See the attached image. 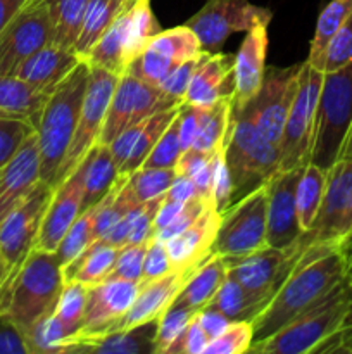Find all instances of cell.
<instances>
[{"mask_svg": "<svg viewBox=\"0 0 352 354\" xmlns=\"http://www.w3.org/2000/svg\"><path fill=\"white\" fill-rule=\"evenodd\" d=\"M90 64L83 59L50 93L37 121L38 151H40V180L54 187L78 124Z\"/></svg>", "mask_w": 352, "mask_h": 354, "instance_id": "3957f363", "label": "cell"}, {"mask_svg": "<svg viewBox=\"0 0 352 354\" xmlns=\"http://www.w3.org/2000/svg\"><path fill=\"white\" fill-rule=\"evenodd\" d=\"M161 31L157 19L152 12L150 0H133L128 9V38L126 64L141 54L152 38Z\"/></svg>", "mask_w": 352, "mask_h": 354, "instance_id": "f35d334b", "label": "cell"}, {"mask_svg": "<svg viewBox=\"0 0 352 354\" xmlns=\"http://www.w3.org/2000/svg\"><path fill=\"white\" fill-rule=\"evenodd\" d=\"M93 223H95V206L86 209L85 213L79 214L76 218L75 223L64 235L59 248L55 249V256L59 259V265L66 266L71 263L72 259L78 258L95 239V232H93Z\"/></svg>", "mask_w": 352, "mask_h": 354, "instance_id": "ee69618b", "label": "cell"}, {"mask_svg": "<svg viewBox=\"0 0 352 354\" xmlns=\"http://www.w3.org/2000/svg\"><path fill=\"white\" fill-rule=\"evenodd\" d=\"M197 197H199V192H197L195 183L192 182L190 176L185 175H176V178L173 180V183L164 194L166 201H176V203L183 204L190 203V201L197 199Z\"/></svg>", "mask_w": 352, "mask_h": 354, "instance_id": "94428289", "label": "cell"}, {"mask_svg": "<svg viewBox=\"0 0 352 354\" xmlns=\"http://www.w3.org/2000/svg\"><path fill=\"white\" fill-rule=\"evenodd\" d=\"M0 354H30L23 330L6 317H0Z\"/></svg>", "mask_w": 352, "mask_h": 354, "instance_id": "680465c9", "label": "cell"}, {"mask_svg": "<svg viewBox=\"0 0 352 354\" xmlns=\"http://www.w3.org/2000/svg\"><path fill=\"white\" fill-rule=\"evenodd\" d=\"M81 61L83 59L72 48L47 44L17 64L10 76L40 92L50 93Z\"/></svg>", "mask_w": 352, "mask_h": 354, "instance_id": "d4e9b609", "label": "cell"}, {"mask_svg": "<svg viewBox=\"0 0 352 354\" xmlns=\"http://www.w3.org/2000/svg\"><path fill=\"white\" fill-rule=\"evenodd\" d=\"M340 249L345 261V280H347V283L352 289V232L349 234V237L342 242ZM349 325H352V317H351V322H349Z\"/></svg>", "mask_w": 352, "mask_h": 354, "instance_id": "be15d7a7", "label": "cell"}, {"mask_svg": "<svg viewBox=\"0 0 352 354\" xmlns=\"http://www.w3.org/2000/svg\"><path fill=\"white\" fill-rule=\"evenodd\" d=\"M131 3V2H130ZM130 3L117 14L106 33L99 38L92 50L86 54L85 61L90 66L107 69L116 75H123L128 69L126 64V38H128V9Z\"/></svg>", "mask_w": 352, "mask_h": 354, "instance_id": "4dcf8cb0", "label": "cell"}, {"mask_svg": "<svg viewBox=\"0 0 352 354\" xmlns=\"http://www.w3.org/2000/svg\"><path fill=\"white\" fill-rule=\"evenodd\" d=\"M226 279V259H224L223 256L213 252V254H211L209 258H207L199 268H195V272L190 275L185 287H183L182 292L176 296L175 301L186 304V306L195 308V310H202L204 306L209 304V301L213 299L214 294L219 290V287L223 286Z\"/></svg>", "mask_w": 352, "mask_h": 354, "instance_id": "f1b7e54d", "label": "cell"}, {"mask_svg": "<svg viewBox=\"0 0 352 354\" xmlns=\"http://www.w3.org/2000/svg\"><path fill=\"white\" fill-rule=\"evenodd\" d=\"M147 245L148 242H145V244L124 245V248H121L110 277H116V279H124V280H133V282L141 280V272H144V259H145V252H147Z\"/></svg>", "mask_w": 352, "mask_h": 354, "instance_id": "f5cc1de1", "label": "cell"}, {"mask_svg": "<svg viewBox=\"0 0 352 354\" xmlns=\"http://www.w3.org/2000/svg\"><path fill=\"white\" fill-rule=\"evenodd\" d=\"M40 182V151L37 131L17 154L0 168V221Z\"/></svg>", "mask_w": 352, "mask_h": 354, "instance_id": "cb8c5ba5", "label": "cell"}, {"mask_svg": "<svg viewBox=\"0 0 352 354\" xmlns=\"http://www.w3.org/2000/svg\"><path fill=\"white\" fill-rule=\"evenodd\" d=\"M268 26L247 31V37L235 54V90L231 97V114H238L257 95L266 73Z\"/></svg>", "mask_w": 352, "mask_h": 354, "instance_id": "ffe728a7", "label": "cell"}, {"mask_svg": "<svg viewBox=\"0 0 352 354\" xmlns=\"http://www.w3.org/2000/svg\"><path fill=\"white\" fill-rule=\"evenodd\" d=\"M200 310H195L192 306L173 301L171 306L161 315L157 322V332L154 337V354H168V349L171 348L173 342L179 337L186 325L192 322V318L199 313Z\"/></svg>", "mask_w": 352, "mask_h": 354, "instance_id": "f6af8a7d", "label": "cell"}, {"mask_svg": "<svg viewBox=\"0 0 352 354\" xmlns=\"http://www.w3.org/2000/svg\"><path fill=\"white\" fill-rule=\"evenodd\" d=\"M175 178V168H144L141 166L126 175V185L133 194L137 204H145L164 196Z\"/></svg>", "mask_w": 352, "mask_h": 354, "instance_id": "60d3db41", "label": "cell"}, {"mask_svg": "<svg viewBox=\"0 0 352 354\" xmlns=\"http://www.w3.org/2000/svg\"><path fill=\"white\" fill-rule=\"evenodd\" d=\"M81 203L83 171L81 166H78L64 182L54 189V196L45 211L35 249L55 252L71 225L81 214Z\"/></svg>", "mask_w": 352, "mask_h": 354, "instance_id": "d6986e66", "label": "cell"}, {"mask_svg": "<svg viewBox=\"0 0 352 354\" xmlns=\"http://www.w3.org/2000/svg\"><path fill=\"white\" fill-rule=\"evenodd\" d=\"M271 19V10L248 0H207L202 9L186 21V26L197 35L204 52L217 54L228 37L268 26Z\"/></svg>", "mask_w": 352, "mask_h": 354, "instance_id": "30bf717a", "label": "cell"}, {"mask_svg": "<svg viewBox=\"0 0 352 354\" xmlns=\"http://www.w3.org/2000/svg\"><path fill=\"white\" fill-rule=\"evenodd\" d=\"M344 280L345 261L340 245H307L282 287L252 320V344L278 332Z\"/></svg>", "mask_w": 352, "mask_h": 354, "instance_id": "6da1fadb", "label": "cell"}, {"mask_svg": "<svg viewBox=\"0 0 352 354\" xmlns=\"http://www.w3.org/2000/svg\"><path fill=\"white\" fill-rule=\"evenodd\" d=\"M147 48H152V50L159 52L164 57L176 62L190 61V59L199 57L204 52L197 35L186 24L171 28V30H161L152 38Z\"/></svg>", "mask_w": 352, "mask_h": 354, "instance_id": "ab89813d", "label": "cell"}, {"mask_svg": "<svg viewBox=\"0 0 352 354\" xmlns=\"http://www.w3.org/2000/svg\"><path fill=\"white\" fill-rule=\"evenodd\" d=\"M199 268V266H197ZM195 272L193 270H175V272L168 273V275L161 277V279L150 280V282H144L140 292L135 297L133 304L128 310V313L114 325V330H124V328H133L147 322L159 320L161 315L168 310L176 299L182 289L185 287L186 280L190 275ZM106 334V332H104Z\"/></svg>", "mask_w": 352, "mask_h": 354, "instance_id": "7402d4cb", "label": "cell"}, {"mask_svg": "<svg viewBox=\"0 0 352 354\" xmlns=\"http://www.w3.org/2000/svg\"><path fill=\"white\" fill-rule=\"evenodd\" d=\"M268 187L261 185L221 213L213 252L240 258L268 245Z\"/></svg>", "mask_w": 352, "mask_h": 354, "instance_id": "52a82bcc", "label": "cell"}, {"mask_svg": "<svg viewBox=\"0 0 352 354\" xmlns=\"http://www.w3.org/2000/svg\"><path fill=\"white\" fill-rule=\"evenodd\" d=\"M209 344V337L206 335L204 328L200 327L197 315L192 318L185 330L179 334L168 349V354H204V349Z\"/></svg>", "mask_w": 352, "mask_h": 354, "instance_id": "11a10c76", "label": "cell"}, {"mask_svg": "<svg viewBox=\"0 0 352 354\" xmlns=\"http://www.w3.org/2000/svg\"><path fill=\"white\" fill-rule=\"evenodd\" d=\"M224 158L237 203L248 192L268 183L280 171V147L261 135L245 114H231L224 140Z\"/></svg>", "mask_w": 352, "mask_h": 354, "instance_id": "8992f818", "label": "cell"}, {"mask_svg": "<svg viewBox=\"0 0 352 354\" xmlns=\"http://www.w3.org/2000/svg\"><path fill=\"white\" fill-rule=\"evenodd\" d=\"M235 55L202 52L186 88L185 102L190 106H213L233 97Z\"/></svg>", "mask_w": 352, "mask_h": 354, "instance_id": "44dd1931", "label": "cell"}, {"mask_svg": "<svg viewBox=\"0 0 352 354\" xmlns=\"http://www.w3.org/2000/svg\"><path fill=\"white\" fill-rule=\"evenodd\" d=\"M207 206H213V204H207L206 201H202L200 197L190 201V203L185 204V207H183L182 213L178 214V218H176V220L173 221L171 225H168L164 230L157 232L154 237L159 239V241H162V242H166V241H169V239L176 237V235L182 234L183 230H186V228H188L190 225H192L193 221H195L197 218L200 216V213H202V211L206 209Z\"/></svg>", "mask_w": 352, "mask_h": 354, "instance_id": "6f0895ef", "label": "cell"}, {"mask_svg": "<svg viewBox=\"0 0 352 354\" xmlns=\"http://www.w3.org/2000/svg\"><path fill=\"white\" fill-rule=\"evenodd\" d=\"M211 168H213V175H211L213 206L219 213H223L224 209H228L231 206V201H233V183H231V176L226 166V158H224V144L223 147L213 152Z\"/></svg>", "mask_w": 352, "mask_h": 354, "instance_id": "f907efd6", "label": "cell"}, {"mask_svg": "<svg viewBox=\"0 0 352 354\" xmlns=\"http://www.w3.org/2000/svg\"><path fill=\"white\" fill-rule=\"evenodd\" d=\"M133 0H88L86 2L85 16H83L81 30L75 41L72 50L81 59L86 57L93 45L99 41L107 31V28L113 24L117 14L124 9Z\"/></svg>", "mask_w": 352, "mask_h": 354, "instance_id": "d6a6232c", "label": "cell"}, {"mask_svg": "<svg viewBox=\"0 0 352 354\" xmlns=\"http://www.w3.org/2000/svg\"><path fill=\"white\" fill-rule=\"evenodd\" d=\"M7 277H9V270H7L6 261H3L2 258V252H0V289H2V286L6 283Z\"/></svg>", "mask_w": 352, "mask_h": 354, "instance_id": "e7e4bbea", "label": "cell"}, {"mask_svg": "<svg viewBox=\"0 0 352 354\" xmlns=\"http://www.w3.org/2000/svg\"><path fill=\"white\" fill-rule=\"evenodd\" d=\"M52 24V44L72 48L81 30L88 0H43Z\"/></svg>", "mask_w": 352, "mask_h": 354, "instance_id": "8d00e7d4", "label": "cell"}, {"mask_svg": "<svg viewBox=\"0 0 352 354\" xmlns=\"http://www.w3.org/2000/svg\"><path fill=\"white\" fill-rule=\"evenodd\" d=\"M324 185H326V169L307 162L300 173L299 183L295 190L297 218H299L300 230L309 232L320 211L323 201Z\"/></svg>", "mask_w": 352, "mask_h": 354, "instance_id": "d590c367", "label": "cell"}, {"mask_svg": "<svg viewBox=\"0 0 352 354\" xmlns=\"http://www.w3.org/2000/svg\"><path fill=\"white\" fill-rule=\"evenodd\" d=\"M323 75V71L304 61L299 88L290 106L280 142V171L304 168L309 162Z\"/></svg>", "mask_w": 352, "mask_h": 354, "instance_id": "9c48e42d", "label": "cell"}, {"mask_svg": "<svg viewBox=\"0 0 352 354\" xmlns=\"http://www.w3.org/2000/svg\"><path fill=\"white\" fill-rule=\"evenodd\" d=\"M83 171V203L81 213L97 206L109 194L119 178L116 161L110 154L109 145L95 144L81 161Z\"/></svg>", "mask_w": 352, "mask_h": 354, "instance_id": "4316f807", "label": "cell"}, {"mask_svg": "<svg viewBox=\"0 0 352 354\" xmlns=\"http://www.w3.org/2000/svg\"><path fill=\"white\" fill-rule=\"evenodd\" d=\"M28 3V0H0V31L14 19L17 12Z\"/></svg>", "mask_w": 352, "mask_h": 354, "instance_id": "6125c7cd", "label": "cell"}, {"mask_svg": "<svg viewBox=\"0 0 352 354\" xmlns=\"http://www.w3.org/2000/svg\"><path fill=\"white\" fill-rule=\"evenodd\" d=\"M119 76L121 75L107 71V69L90 66L88 82H86L78 124H76L72 140L69 144L64 159H62L57 176H55L54 189L81 165V161L92 151L93 145L99 144L107 109H109L110 99H113L114 88H116Z\"/></svg>", "mask_w": 352, "mask_h": 354, "instance_id": "ba28073f", "label": "cell"}, {"mask_svg": "<svg viewBox=\"0 0 352 354\" xmlns=\"http://www.w3.org/2000/svg\"><path fill=\"white\" fill-rule=\"evenodd\" d=\"M88 287L81 282H64L54 315L59 318L69 337H75L83 325Z\"/></svg>", "mask_w": 352, "mask_h": 354, "instance_id": "b9f144b4", "label": "cell"}, {"mask_svg": "<svg viewBox=\"0 0 352 354\" xmlns=\"http://www.w3.org/2000/svg\"><path fill=\"white\" fill-rule=\"evenodd\" d=\"M62 287L64 277L55 252L33 249L0 289V317L26 332L54 313Z\"/></svg>", "mask_w": 352, "mask_h": 354, "instance_id": "7a4b0ae2", "label": "cell"}, {"mask_svg": "<svg viewBox=\"0 0 352 354\" xmlns=\"http://www.w3.org/2000/svg\"><path fill=\"white\" fill-rule=\"evenodd\" d=\"M199 57L190 59V61H185L182 62V64L176 66V68L169 73L168 78L162 82V85L159 86V88L164 93H168L169 97H173L175 100H178V102H185L186 88H188V83L190 80H192L193 69H195Z\"/></svg>", "mask_w": 352, "mask_h": 354, "instance_id": "9f6ffc18", "label": "cell"}, {"mask_svg": "<svg viewBox=\"0 0 352 354\" xmlns=\"http://www.w3.org/2000/svg\"><path fill=\"white\" fill-rule=\"evenodd\" d=\"M35 131L37 128L28 120L0 118V168L17 154Z\"/></svg>", "mask_w": 352, "mask_h": 354, "instance_id": "681fc988", "label": "cell"}, {"mask_svg": "<svg viewBox=\"0 0 352 354\" xmlns=\"http://www.w3.org/2000/svg\"><path fill=\"white\" fill-rule=\"evenodd\" d=\"M178 64H182V62L171 61V59L164 57V55L152 50V48H145L138 57H135L133 61H131V64L128 66L126 71L131 73L133 76H137L141 82L148 83V85L161 86L162 82L168 78L169 73H171Z\"/></svg>", "mask_w": 352, "mask_h": 354, "instance_id": "bcb514c9", "label": "cell"}, {"mask_svg": "<svg viewBox=\"0 0 352 354\" xmlns=\"http://www.w3.org/2000/svg\"><path fill=\"white\" fill-rule=\"evenodd\" d=\"M23 334L30 354H62L66 342L71 339L54 313L38 320Z\"/></svg>", "mask_w": 352, "mask_h": 354, "instance_id": "7bdbcfd3", "label": "cell"}, {"mask_svg": "<svg viewBox=\"0 0 352 354\" xmlns=\"http://www.w3.org/2000/svg\"><path fill=\"white\" fill-rule=\"evenodd\" d=\"M268 303V297L244 289L237 280L228 275L207 306L223 313L230 322H252Z\"/></svg>", "mask_w": 352, "mask_h": 354, "instance_id": "1f68e13d", "label": "cell"}, {"mask_svg": "<svg viewBox=\"0 0 352 354\" xmlns=\"http://www.w3.org/2000/svg\"><path fill=\"white\" fill-rule=\"evenodd\" d=\"M179 104L183 102L169 97L159 86L148 85L128 71L123 73L114 88L99 144L109 145L121 131H124L131 124L162 109L179 106Z\"/></svg>", "mask_w": 352, "mask_h": 354, "instance_id": "5bb4252c", "label": "cell"}, {"mask_svg": "<svg viewBox=\"0 0 352 354\" xmlns=\"http://www.w3.org/2000/svg\"><path fill=\"white\" fill-rule=\"evenodd\" d=\"M302 66L304 62L289 68H276V66L266 68L264 80L257 95L244 111H240L255 124L262 137L278 147L290 106L299 88Z\"/></svg>", "mask_w": 352, "mask_h": 354, "instance_id": "4fadbf2b", "label": "cell"}, {"mask_svg": "<svg viewBox=\"0 0 352 354\" xmlns=\"http://www.w3.org/2000/svg\"><path fill=\"white\" fill-rule=\"evenodd\" d=\"M157 322L152 320L133 328L106 332V334L71 337L66 342V353H104V354H140L154 353V337Z\"/></svg>", "mask_w": 352, "mask_h": 354, "instance_id": "484cf974", "label": "cell"}, {"mask_svg": "<svg viewBox=\"0 0 352 354\" xmlns=\"http://www.w3.org/2000/svg\"><path fill=\"white\" fill-rule=\"evenodd\" d=\"M119 251V248L107 244L104 239H97L78 258L62 266L64 282L76 280V282L85 283L86 287L104 282L113 273Z\"/></svg>", "mask_w": 352, "mask_h": 354, "instance_id": "83f0119b", "label": "cell"}, {"mask_svg": "<svg viewBox=\"0 0 352 354\" xmlns=\"http://www.w3.org/2000/svg\"><path fill=\"white\" fill-rule=\"evenodd\" d=\"M48 93L9 75H0V118L28 120L37 127Z\"/></svg>", "mask_w": 352, "mask_h": 354, "instance_id": "f546056e", "label": "cell"}, {"mask_svg": "<svg viewBox=\"0 0 352 354\" xmlns=\"http://www.w3.org/2000/svg\"><path fill=\"white\" fill-rule=\"evenodd\" d=\"M340 158H352V128H351V131H349L347 142H345L344 151H342Z\"/></svg>", "mask_w": 352, "mask_h": 354, "instance_id": "03108f58", "label": "cell"}, {"mask_svg": "<svg viewBox=\"0 0 352 354\" xmlns=\"http://www.w3.org/2000/svg\"><path fill=\"white\" fill-rule=\"evenodd\" d=\"M197 320H199L200 327L204 328L206 335L209 337V342L213 341V339H216L217 335L223 334L228 328V325L231 324L223 313H219V311L209 306H204L202 310L197 313Z\"/></svg>", "mask_w": 352, "mask_h": 354, "instance_id": "91938a15", "label": "cell"}, {"mask_svg": "<svg viewBox=\"0 0 352 354\" xmlns=\"http://www.w3.org/2000/svg\"><path fill=\"white\" fill-rule=\"evenodd\" d=\"M302 168L278 171L268 183V230L266 242L271 248L285 249L302 235L297 218L295 190Z\"/></svg>", "mask_w": 352, "mask_h": 354, "instance_id": "ac0fdd59", "label": "cell"}, {"mask_svg": "<svg viewBox=\"0 0 352 354\" xmlns=\"http://www.w3.org/2000/svg\"><path fill=\"white\" fill-rule=\"evenodd\" d=\"M254 342L252 322H231L226 330L209 342L204 354H244Z\"/></svg>", "mask_w": 352, "mask_h": 354, "instance_id": "c3c4849f", "label": "cell"}, {"mask_svg": "<svg viewBox=\"0 0 352 354\" xmlns=\"http://www.w3.org/2000/svg\"><path fill=\"white\" fill-rule=\"evenodd\" d=\"M349 64H352V12L328 44L323 59V73L337 71Z\"/></svg>", "mask_w": 352, "mask_h": 354, "instance_id": "816d5d0a", "label": "cell"}, {"mask_svg": "<svg viewBox=\"0 0 352 354\" xmlns=\"http://www.w3.org/2000/svg\"><path fill=\"white\" fill-rule=\"evenodd\" d=\"M352 128V64L323 75L309 162L330 169L340 159Z\"/></svg>", "mask_w": 352, "mask_h": 354, "instance_id": "5b68a950", "label": "cell"}, {"mask_svg": "<svg viewBox=\"0 0 352 354\" xmlns=\"http://www.w3.org/2000/svg\"><path fill=\"white\" fill-rule=\"evenodd\" d=\"M182 106L183 104L168 107V109H162L138 123L137 138H135V144L133 147H131L130 154H128L126 161H124V165L119 168V175H130L135 169L141 168V165H144V161L147 159V156L150 154V151L154 149V145L157 144V140L161 138V135L164 133L166 128L169 127V123H171V121L175 120L176 114L179 113Z\"/></svg>", "mask_w": 352, "mask_h": 354, "instance_id": "836d02e7", "label": "cell"}, {"mask_svg": "<svg viewBox=\"0 0 352 354\" xmlns=\"http://www.w3.org/2000/svg\"><path fill=\"white\" fill-rule=\"evenodd\" d=\"M52 196L54 187L40 180L0 221V252L9 275L19 268L21 263L35 249Z\"/></svg>", "mask_w": 352, "mask_h": 354, "instance_id": "7c38bea8", "label": "cell"}, {"mask_svg": "<svg viewBox=\"0 0 352 354\" xmlns=\"http://www.w3.org/2000/svg\"><path fill=\"white\" fill-rule=\"evenodd\" d=\"M199 109V130L193 140L192 151L214 152L223 147L231 124V97L213 106H197Z\"/></svg>", "mask_w": 352, "mask_h": 354, "instance_id": "e575fe53", "label": "cell"}, {"mask_svg": "<svg viewBox=\"0 0 352 354\" xmlns=\"http://www.w3.org/2000/svg\"><path fill=\"white\" fill-rule=\"evenodd\" d=\"M352 12V0H330L317 17L314 37L311 40L307 62L323 71V59L328 44Z\"/></svg>", "mask_w": 352, "mask_h": 354, "instance_id": "74e56055", "label": "cell"}, {"mask_svg": "<svg viewBox=\"0 0 352 354\" xmlns=\"http://www.w3.org/2000/svg\"><path fill=\"white\" fill-rule=\"evenodd\" d=\"M304 249L306 245L299 239L295 244L285 249L264 245L247 256L224 258L228 263V275L244 289L271 299L297 265Z\"/></svg>", "mask_w": 352, "mask_h": 354, "instance_id": "9a60e30c", "label": "cell"}, {"mask_svg": "<svg viewBox=\"0 0 352 354\" xmlns=\"http://www.w3.org/2000/svg\"><path fill=\"white\" fill-rule=\"evenodd\" d=\"M219 221V211L214 206H207L186 230L166 241L173 270H193L213 254Z\"/></svg>", "mask_w": 352, "mask_h": 354, "instance_id": "603a6c76", "label": "cell"}, {"mask_svg": "<svg viewBox=\"0 0 352 354\" xmlns=\"http://www.w3.org/2000/svg\"><path fill=\"white\" fill-rule=\"evenodd\" d=\"M141 280H124L109 277L97 286L88 287L83 325L75 337L110 332L114 325L128 313L135 297L140 292Z\"/></svg>", "mask_w": 352, "mask_h": 354, "instance_id": "e0dca14e", "label": "cell"}, {"mask_svg": "<svg viewBox=\"0 0 352 354\" xmlns=\"http://www.w3.org/2000/svg\"><path fill=\"white\" fill-rule=\"evenodd\" d=\"M171 272H175V270H173L171 259H169L168 249H166V242L152 237L148 241L147 252H145L141 282H150V280L161 279V277L168 275Z\"/></svg>", "mask_w": 352, "mask_h": 354, "instance_id": "db71d44e", "label": "cell"}, {"mask_svg": "<svg viewBox=\"0 0 352 354\" xmlns=\"http://www.w3.org/2000/svg\"><path fill=\"white\" fill-rule=\"evenodd\" d=\"M352 317V289L347 280L297 315L278 332L248 348L255 354L314 353L326 339L347 327Z\"/></svg>", "mask_w": 352, "mask_h": 354, "instance_id": "277c9868", "label": "cell"}, {"mask_svg": "<svg viewBox=\"0 0 352 354\" xmlns=\"http://www.w3.org/2000/svg\"><path fill=\"white\" fill-rule=\"evenodd\" d=\"M52 44V24L43 0L26 6L0 31V75H9L38 48Z\"/></svg>", "mask_w": 352, "mask_h": 354, "instance_id": "2e32d148", "label": "cell"}, {"mask_svg": "<svg viewBox=\"0 0 352 354\" xmlns=\"http://www.w3.org/2000/svg\"><path fill=\"white\" fill-rule=\"evenodd\" d=\"M352 232V158H340L326 171L323 201L309 232L300 235L306 245L342 242Z\"/></svg>", "mask_w": 352, "mask_h": 354, "instance_id": "8fae6325", "label": "cell"}, {"mask_svg": "<svg viewBox=\"0 0 352 354\" xmlns=\"http://www.w3.org/2000/svg\"><path fill=\"white\" fill-rule=\"evenodd\" d=\"M179 114V113H178ZM178 114L175 120L169 123L164 133L154 145L150 154L144 161V168H176L179 158L183 154L182 144H179V128H178Z\"/></svg>", "mask_w": 352, "mask_h": 354, "instance_id": "7dc6e473", "label": "cell"}]
</instances>
